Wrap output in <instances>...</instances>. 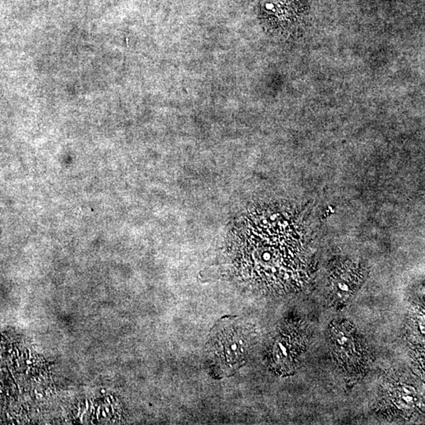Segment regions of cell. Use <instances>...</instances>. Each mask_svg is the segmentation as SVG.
<instances>
[{
  "mask_svg": "<svg viewBox=\"0 0 425 425\" xmlns=\"http://www.w3.org/2000/svg\"><path fill=\"white\" fill-rule=\"evenodd\" d=\"M250 347L248 331L231 316L218 321L207 343V357L213 376L229 377L245 364Z\"/></svg>",
  "mask_w": 425,
  "mask_h": 425,
  "instance_id": "1",
  "label": "cell"
},
{
  "mask_svg": "<svg viewBox=\"0 0 425 425\" xmlns=\"http://www.w3.org/2000/svg\"><path fill=\"white\" fill-rule=\"evenodd\" d=\"M329 344L342 370L350 375L364 373L369 363V353L354 325L348 322H333L329 328Z\"/></svg>",
  "mask_w": 425,
  "mask_h": 425,
  "instance_id": "2",
  "label": "cell"
},
{
  "mask_svg": "<svg viewBox=\"0 0 425 425\" xmlns=\"http://www.w3.org/2000/svg\"><path fill=\"white\" fill-rule=\"evenodd\" d=\"M379 407L391 417L407 418L420 405V394L408 379L393 377L382 391Z\"/></svg>",
  "mask_w": 425,
  "mask_h": 425,
  "instance_id": "3",
  "label": "cell"
},
{
  "mask_svg": "<svg viewBox=\"0 0 425 425\" xmlns=\"http://www.w3.org/2000/svg\"><path fill=\"white\" fill-rule=\"evenodd\" d=\"M305 350V336L300 331H284L272 344L269 354V365L279 374H290L300 364Z\"/></svg>",
  "mask_w": 425,
  "mask_h": 425,
  "instance_id": "4",
  "label": "cell"
},
{
  "mask_svg": "<svg viewBox=\"0 0 425 425\" xmlns=\"http://www.w3.org/2000/svg\"><path fill=\"white\" fill-rule=\"evenodd\" d=\"M363 274L357 266L345 263L336 266L328 281V300L335 308L344 307L358 289Z\"/></svg>",
  "mask_w": 425,
  "mask_h": 425,
  "instance_id": "5",
  "label": "cell"
},
{
  "mask_svg": "<svg viewBox=\"0 0 425 425\" xmlns=\"http://www.w3.org/2000/svg\"><path fill=\"white\" fill-rule=\"evenodd\" d=\"M410 337L413 340L419 339L423 342V325H424V313L423 306L416 309L414 314L410 319Z\"/></svg>",
  "mask_w": 425,
  "mask_h": 425,
  "instance_id": "6",
  "label": "cell"
},
{
  "mask_svg": "<svg viewBox=\"0 0 425 425\" xmlns=\"http://www.w3.org/2000/svg\"><path fill=\"white\" fill-rule=\"evenodd\" d=\"M100 407H98L97 412H96V416H97V417H99V413H100Z\"/></svg>",
  "mask_w": 425,
  "mask_h": 425,
  "instance_id": "7",
  "label": "cell"
},
{
  "mask_svg": "<svg viewBox=\"0 0 425 425\" xmlns=\"http://www.w3.org/2000/svg\"><path fill=\"white\" fill-rule=\"evenodd\" d=\"M102 417H108V416H107V413H105V410H102Z\"/></svg>",
  "mask_w": 425,
  "mask_h": 425,
  "instance_id": "8",
  "label": "cell"
},
{
  "mask_svg": "<svg viewBox=\"0 0 425 425\" xmlns=\"http://www.w3.org/2000/svg\"><path fill=\"white\" fill-rule=\"evenodd\" d=\"M89 401H88V400H86V409H85V410H89Z\"/></svg>",
  "mask_w": 425,
  "mask_h": 425,
  "instance_id": "9",
  "label": "cell"
},
{
  "mask_svg": "<svg viewBox=\"0 0 425 425\" xmlns=\"http://www.w3.org/2000/svg\"><path fill=\"white\" fill-rule=\"evenodd\" d=\"M105 400H107V401H108V404H110V405H111V399H110V397H108V398H107V399H105Z\"/></svg>",
  "mask_w": 425,
  "mask_h": 425,
  "instance_id": "10",
  "label": "cell"
},
{
  "mask_svg": "<svg viewBox=\"0 0 425 425\" xmlns=\"http://www.w3.org/2000/svg\"><path fill=\"white\" fill-rule=\"evenodd\" d=\"M105 413H110V409L108 407H105Z\"/></svg>",
  "mask_w": 425,
  "mask_h": 425,
  "instance_id": "11",
  "label": "cell"
},
{
  "mask_svg": "<svg viewBox=\"0 0 425 425\" xmlns=\"http://www.w3.org/2000/svg\"><path fill=\"white\" fill-rule=\"evenodd\" d=\"M26 363H27L28 365H30V364H32V362H31V360H27V362H26Z\"/></svg>",
  "mask_w": 425,
  "mask_h": 425,
  "instance_id": "12",
  "label": "cell"
},
{
  "mask_svg": "<svg viewBox=\"0 0 425 425\" xmlns=\"http://www.w3.org/2000/svg\"><path fill=\"white\" fill-rule=\"evenodd\" d=\"M101 393H102V394H105V390H104V389L101 390Z\"/></svg>",
  "mask_w": 425,
  "mask_h": 425,
  "instance_id": "13",
  "label": "cell"
},
{
  "mask_svg": "<svg viewBox=\"0 0 425 425\" xmlns=\"http://www.w3.org/2000/svg\"><path fill=\"white\" fill-rule=\"evenodd\" d=\"M38 395H39V397H40V398H42V394H39V393H38Z\"/></svg>",
  "mask_w": 425,
  "mask_h": 425,
  "instance_id": "14",
  "label": "cell"
}]
</instances>
